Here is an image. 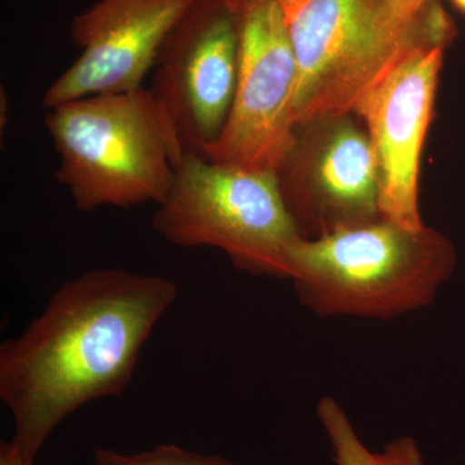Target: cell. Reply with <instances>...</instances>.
I'll use <instances>...</instances> for the list:
<instances>
[{
    "mask_svg": "<svg viewBox=\"0 0 465 465\" xmlns=\"http://www.w3.org/2000/svg\"><path fill=\"white\" fill-rule=\"evenodd\" d=\"M177 292L161 275L91 269L64 283L21 335L3 342L0 399L26 465L35 464L67 416L124 393Z\"/></svg>",
    "mask_w": 465,
    "mask_h": 465,
    "instance_id": "cell-1",
    "label": "cell"
},
{
    "mask_svg": "<svg viewBox=\"0 0 465 465\" xmlns=\"http://www.w3.org/2000/svg\"><path fill=\"white\" fill-rule=\"evenodd\" d=\"M433 3L434 0H382L385 11L402 24L420 20Z\"/></svg>",
    "mask_w": 465,
    "mask_h": 465,
    "instance_id": "cell-13",
    "label": "cell"
},
{
    "mask_svg": "<svg viewBox=\"0 0 465 465\" xmlns=\"http://www.w3.org/2000/svg\"><path fill=\"white\" fill-rule=\"evenodd\" d=\"M452 3H454L460 11L465 12V0H452Z\"/></svg>",
    "mask_w": 465,
    "mask_h": 465,
    "instance_id": "cell-15",
    "label": "cell"
},
{
    "mask_svg": "<svg viewBox=\"0 0 465 465\" xmlns=\"http://www.w3.org/2000/svg\"><path fill=\"white\" fill-rule=\"evenodd\" d=\"M238 33L231 115L206 157L280 173L298 134L292 122L298 65L280 0H228Z\"/></svg>",
    "mask_w": 465,
    "mask_h": 465,
    "instance_id": "cell-6",
    "label": "cell"
},
{
    "mask_svg": "<svg viewBox=\"0 0 465 465\" xmlns=\"http://www.w3.org/2000/svg\"><path fill=\"white\" fill-rule=\"evenodd\" d=\"M192 2L99 0L75 16L72 38L81 56L45 92V108L142 88L168 34Z\"/></svg>",
    "mask_w": 465,
    "mask_h": 465,
    "instance_id": "cell-9",
    "label": "cell"
},
{
    "mask_svg": "<svg viewBox=\"0 0 465 465\" xmlns=\"http://www.w3.org/2000/svg\"><path fill=\"white\" fill-rule=\"evenodd\" d=\"M152 92L185 153L206 157L231 115L238 33L228 0H193L168 34Z\"/></svg>",
    "mask_w": 465,
    "mask_h": 465,
    "instance_id": "cell-7",
    "label": "cell"
},
{
    "mask_svg": "<svg viewBox=\"0 0 465 465\" xmlns=\"http://www.w3.org/2000/svg\"><path fill=\"white\" fill-rule=\"evenodd\" d=\"M0 465H26L14 440L0 445Z\"/></svg>",
    "mask_w": 465,
    "mask_h": 465,
    "instance_id": "cell-14",
    "label": "cell"
},
{
    "mask_svg": "<svg viewBox=\"0 0 465 465\" xmlns=\"http://www.w3.org/2000/svg\"><path fill=\"white\" fill-rule=\"evenodd\" d=\"M48 110L56 177L78 210L163 201L185 150L152 90L94 94Z\"/></svg>",
    "mask_w": 465,
    "mask_h": 465,
    "instance_id": "cell-3",
    "label": "cell"
},
{
    "mask_svg": "<svg viewBox=\"0 0 465 465\" xmlns=\"http://www.w3.org/2000/svg\"><path fill=\"white\" fill-rule=\"evenodd\" d=\"M278 174L298 229L307 223L320 237L381 219L374 146L349 122L332 128L317 159L292 153Z\"/></svg>",
    "mask_w": 465,
    "mask_h": 465,
    "instance_id": "cell-10",
    "label": "cell"
},
{
    "mask_svg": "<svg viewBox=\"0 0 465 465\" xmlns=\"http://www.w3.org/2000/svg\"><path fill=\"white\" fill-rule=\"evenodd\" d=\"M446 45L424 43L403 54L358 101L379 168L382 219L424 226L419 210V167Z\"/></svg>",
    "mask_w": 465,
    "mask_h": 465,
    "instance_id": "cell-8",
    "label": "cell"
},
{
    "mask_svg": "<svg viewBox=\"0 0 465 465\" xmlns=\"http://www.w3.org/2000/svg\"><path fill=\"white\" fill-rule=\"evenodd\" d=\"M304 307L324 317L391 320L428 307L455 268L451 242L433 229L378 219L299 238L287 253Z\"/></svg>",
    "mask_w": 465,
    "mask_h": 465,
    "instance_id": "cell-2",
    "label": "cell"
},
{
    "mask_svg": "<svg viewBox=\"0 0 465 465\" xmlns=\"http://www.w3.org/2000/svg\"><path fill=\"white\" fill-rule=\"evenodd\" d=\"M152 224L174 246L224 251L252 274L290 280L300 235L275 171L217 163L185 153Z\"/></svg>",
    "mask_w": 465,
    "mask_h": 465,
    "instance_id": "cell-5",
    "label": "cell"
},
{
    "mask_svg": "<svg viewBox=\"0 0 465 465\" xmlns=\"http://www.w3.org/2000/svg\"><path fill=\"white\" fill-rule=\"evenodd\" d=\"M296 65V130L354 112L358 101L419 45H446L455 27L436 2L412 24L394 20L382 0H280Z\"/></svg>",
    "mask_w": 465,
    "mask_h": 465,
    "instance_id": "cell-4",
    "label": "cell"
},
{
    "mask_svg": "<svg viewBox=\"0 0 465 465\" xmlns=\"http://www.w3.org/2000/svg\"><path fill=\"white\" fill-rule=\"evenodd\" d=\"M94 465H241L219 455H203L188 451L176 445H159L157 448L124 454L112 449L94 448Z\"/></svg>",
    "mask_w": 465,
    "mask_h": 465,
    "instance_id": "cell-12",
    "label": "cell"
},
{
    "mask_svg": "<svg viewBox=\"0 0 465 465\" xmlns=\"http://www.w3.org/2000/svg\"><path fill=\"white\" fill-rule=\"evenodd\" d=\"M317 418L329 437L333 460L338 465H424L423 454L412 437L391 440L381 452L367 449L347 412L331 397L320 400Z\"/></svg>",
    "mask_w": 465,
    "mask_h": 465,
    "instance_id": "cell-11",
    "label": "cell"
}]
</instances>
